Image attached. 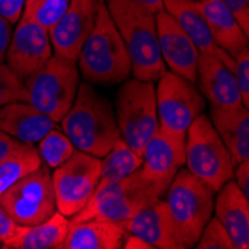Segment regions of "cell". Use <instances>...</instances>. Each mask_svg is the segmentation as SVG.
I'll return each instance as SVG.
<instances>
[{"instance_id": "obj_30", "label": "cell", "mask_w": 249, "mask_h": 249, "mask_svg": "<svg viewBox=\"0 0 249 249\" xmlns=\"http://www.w3.org/2000/svg\"><path fill=\"white\" fill-rule=\"evenodd\" d=\"M194 246L198 249H234L230 234L216 216L206 222Z\"/></svg>"}, {"instance_id": "obj_2", "label": "cell", "mask_w": 249, "mask_h": 249, "mask_svg": "<svg viewBox=\"0 0 249 249\" xmlns=\"http://www.w3.org/2000/svg\"><path fill=\"white\" fill-rule=\"evenodd\" d=\"M106 8L124 40L133 76L157 82L166 64L158 47L155 14L134 0H106Z\"/></svg>"}, {"instance_id": "obj_24", "label": "cell", "mask_w": 249, "mask_h": 249, "mask_svg": "<svg viewBox=\"0 0 249 249\" xmlns=\"http://www.w3.org/2000/svg\"><path fill=\"white\" fill-rule=\"evenodd\" d=\"M67 230H69V219L54 212L47 221H43L30 227H24L17 237L6 242L3 248L8 249H61Z\"/></svg>"}, {"instance_id": "obj_9", "label": "cell", "mask_w": 249, "mask_h": 249, "mask_svg": "<svg viewBox=\"0 0 249 249\" xmlns=\"http://www.w3.org/2000/svg\"><path fill=\"white\" fill-rule=\"evenodd\" d=\"M157 117L158 128L185 138L191 123L206 107L205 97L194 82L170 71L157 79Z\"/></svg>"}, {"instance_id": "obj_42", "label": "cell", "mask_w": 249, "mask_h": 249, "mask_svg": "<svg viewBox=\"0 0 249 249\" xmlns=\"http://www.w3.org/2000/svg\"><path fill=\"white\" fill-rule=\"evenodd\" d=\"M0 248H2V243H0Z\"/></svg>"}, {"instance_id": "obj_26", "label": "cell", "mask_w": 249, "mask_h": 249, "mask_svg": "<svg viewBox=\"0 0 249 249\" xmlns=\"http://www.w3.org/2000/svg\"><path fill=\"white\" fill-rule=\"evenodd\" d=\"M40 166L37 149L30 143H21L0 161V194Z\"/></svg>"}, {"instance_id": "obj_39", "label": "cell", "mask_w": 249, "mask_h": 249, "mask_svg": "<svg viewBox=\"0 0 249 249\" xmlns=\"http://www.w3.org/2000/svg\"><path fill=\"white\" fill-rule=\"evenodd\" d=\"M134 2H138L139 5H142L143 8H146L152 14H158L160 11L164 9L163 0H134Z\"/></svg>"}, {"instance_id": "obj_3", "label": "cell", "mask_w": 249, "mask_h": 249, "mask_svg": "<svg viewBox=\"0 0 249 249\" xmlns=\"http://www.w3.org/2000/svg\"><path fill=\"white\" fill-rule=\"evenodd\" d=\"M76 61L79 63L78 69L89 84L115 85L131 75L127 48L105 2H99L94 26Z\"/></svg>"}, {"instance_id": "obj_10", "label": "cell", "mask_w": 249, "mask_h": 249, "mask_svg": "<svg viewBox=\"0 0 249 249\" xmlns=\"http://www.w3.org/2000/svg\"><path fill=\"white\" fill-rule=\"evenodd\" d=\"M0 206L19 225H36L57 212L50 167L43 164L0 194Z\"/></svg>"}, {"instance_id": "obj_23", "label": "cell", "mask_w": 249, "mask_h": 249, "mask_svg": "<svg viewBox=\"0 0 249 249\" xmlns=\"http://www.w3.org/2000/svg\"><path fill=\"white\" fill-rule=\"evenodd\" d=\"M200 8L215 43L222 51L234 58L243 50L249 48L248 36L221 0H203L200 2Z\"/></svg>"}, {"instance_id": "obj_14", "label": "cell", "mask_w": 249, "mask_h": 249, "mask_svg": "<svg viewBox=\"0 0 249 249\" xmlns=\"http://www.w3.org/2000/svg\"><path fill=\"white\" fill-rule=\"evenodd\" d=\"M185 164V138L158 128L142 152V175L167 191L178 170Z\"/></svg>"}, {"instance_id": "obj_11", "label": "cell", "mask_w": 249, "mask_h": 249, "mask_svg": "<svg viewBox=\"0 0 249 249\" xmlns=\"http://www.w3.org/2000/svg\"><path fill=\"white\" fill-rule=\"evenodd\" d=\"M100 175V158L75 151L69 160L55 167L53 187L57 211L64 216H73L93 197Z\"/></svg>"}, {"instance_id": "obj_22", "label": "cell", "mask_w": 249, "mask_h": 249, "mask_svg": "<svg viewBox=\"0 0 249 249\" xmlns=\"http://www.w3.org/2000/svg\"><path fill=\"white\" fill-rule=\"evenodd\" d=\"M211 123L225 148L229 149L234 166L249 157V114L243 105L234 107H211Z\"/></svg>"}, {"instance_id": "obj_18", "label": "cell", "mask_w": 249, "mask_h": 249, "mask_svg": "<svg viewBox=\"0 0 249 249\" xmlns=\"http://www.w3.org/2000/svg\"><path fill=\"white\" fill-rule=\"evenodd\" d=\"M196 82L211 106L234 107L243 105L233 71L213 55L198 54Z\"/></svg>"}, {"instance_id": "obj_15", "label": "cell", "mask_w": 249, "mask_h": 249, "mask_svg": "<svg viewBox=\"0 0 249 249\" xmlns=\"http://www.w3.org/2000/svg\"><path fill=\"white\" fill-rule=\"evenodd\" d=\"M157 35L160 54L170 72L182 76L191 82L197 81L198 50L188 35L179 27L170 14L164 9L155 14Z\"/></svg>"}, {"instance_id": "obj_21", "label": "cell", "mask_w": 249, "mask_h": 249, "mask_svg": "<svg viewBox=\"0 0 249 249\" xmlns=\"http://www.w3.org/2000/svg\"><path fill=\"white\" fill-rule=\"evenodd\" d=\"M125 236L124 224L99 218L69 221L61 249H120Z\"/></svg>"}, {"instance_id": "obj_32", "label": "cell", "mask_w": 249, "mask_h": 249, "mask_svg": "<svg viewBox=\"0 0 249 249\" xmlns=\"http://www.w3.org/2000/svg\"><path fill=\"white\" fill-rule=\"evenodd\" d=\"M221 2L236 18L239 26L248 36L249 35V0H221Z\"/></svg>"}, {"instance_id": "obj_40", "label": "cell", "mask_w": 249, "mask_h": 249, "mask_svg": "<svg viewBox=\"0 0 249 249\" xmlns=\"http://www.w3.org/2000/svg\"><path fill=\"white\" fill-rule=\"evenodd\" d=\"M99 2H106V0H99Z\"/></svg>"}, {"instance_id": "obj_17", "label": "cell", "mask_w": 249, "mask_h": 249, "mask_svg": "<svg viewBox=\"0 0 249 249\" xmlns=\"http://www.w3.org/2000/svg\"><path fill=\"white\" fill-rule=\"evenodd\" d=\"M164 11L173 17L188 37L193 40L200 54H209L221 60L230 71L234 67V58L222 51L215 43L206 18L197 0H163Z\"/></svg>"}, {"instance_id": "obj_29", "label": "cell", "mask_w": 249, "mask_h": 249, "mask_svg": "<svg viewBox=\"0 0 249 249\" xmlns=\"http://www.w3.org/2000/svg\"><path fill=\"white\" fill-rule=\"evenodd\" d=\"M15 102H27L26 81L8 64L0 63V107Z\"/></svg>"}, {"instance_id": "obj_8", "label": "cell", "mask_w": 249, "mask_h": 249, "mask_svg": "<svg viewBox=\"0 0 249 249\" xmlns=\"http://www.w3.org/2000/svg\"><path fill=\"white\" fill-rule=\"evenodd\" d=\"M185 164L194 176L206 182L215 193L227 180L233 179V158L209 117L203 114L187 130Z\"/></svg>"}, {"instance_id": "obj_16", "label": "cell", "mask_w": 249, "mask_h": 249, "mask_svg": "<svg viewBox=\"0 0 249 249\" xmlns=\"http://www.w3.org/2000/svg\"><path fill=\"white\" fill-rule=\"evenodd\" d=\"M124 227L127 234H134L143 239L152 248L158 249H185L188 248L179 234L173 218L169 212L167 203L161 198L139 211Z\"/></svg>"}, {"instance_id": "obj_13", "label": "cell", "mask_w": 249, "mask_h": 249, "mask_svg": "<svg viewBox=\"0 0 249 249\" xmlns=\"http://www.w3.org/2000/svg\"><path fill=\"white\" fill-rule=\"evenodd\" d=\"M97 8L99 0H71L66 12L50 29L54 54L78 60L82 45L94 26Z\"/></svg>"}, {"instance_id": "obj_4", "label": "cell", "mask_w": 249, "mask_h": 249, "mask_svg": "<svg viewBox=\"0 0 249 249\" xmlns=\"http://www.w3.org/2000/svg\"><path fill=\"white\" fill-rule=\"evenodd\" d=\"M163 194H166L164 188L146 179L141 170H136L117 184L97 188L84 209L72 216V221L99 218L125 224Z\"/></svg>"}, {"instance_id": "obj_34", "label": "cell", "mask_w": 249, "mask_h": 249, "mask_svg": "<svg viewBox=\"0 0 249 249\" xmlns=\"http://www.w3.org/2000/svg\"><path fill=\"white\" fill-rule=\"evenodd\" d=\"M26 0H0V15L6 18L11 24H17L22 15Z\"/></svg>"}, {"instance_id": "obj_38", "label": "cell", "mask_w": 249, "mask_h": 249, "mask_svg": "<svg viewBox=\"0 0 249 249\" xmlns=\"http://www.w3.org/2000/svg\"><path fill=\"white\" fill-rule=\"evenodd\" d=\"M123 248H125V249H154L149 243H146L143 239L134 236V234L125 236Z\"/></svg>"}, {"instance_id": "obj_37", "label": "cell", "mask_w": 249, "mask_h": 249, "mask_svg": "<svg viewBox=\"0 0 249 249\" xmlns=\"http://www.w3.org/2000/svg\"><path fill=\"white\" fill-rule=\"evenodd\" d=\"M19 145H21L19 141L14 139L12 136L0 130V161H2L6 155H9L15 148H18Z\"/></svg>"}, {"instance_id": "obj_25", "label": "cell", "mask_w": 249, "mask_h": 249, "mask_svg": "<svg viewBox=\"0 0 249 249\" xmlns=\"http://www.w3.org/2000/svg\"><path fill=\"white\" fill-rule=\"evenodd\" d=\"M141 166L142 157L136 154L123 139H120L107 154L103 155V160H100L97 188L120 182L136 170H139Z\"/></svg>"}, {"instance_id": "obj_1", "label": "cell", "mask_w": 249, "mask_h": 249, "mask_svg": "<svg viewBox=\"0 0 249 249\" xmlns=\"http://www.w3.org/2000/svg\"><path fill=\"white\" fill-rule=\"evenodd\" d=\"M61 130L75 149L99 158L121 139L114 107L89 82L78 87L76 97L61 120Z\"/></svg>"}, {"instance_id": "obj_36", "label": "cell", "mask_w": 249, "mask_h": 249, "mask_svg": "<svg viewBox=\"0 0 249 249\" xmlns=\"http://www.w3.org/2000/svg\"><path fill=\"white\" fill-rule=\"evenodd\" d=\"M233 176L236 178L234 182L240 188V191L249 198V161L243 160L237 163V169L234 170Z\"/></svg>"}, {"instance_id": "obj_28", "label": "cell", "mask_w": 249, "mask_h": 249, "mask_svg": "<svg viewBox=\"0 0 249 249\" xmlns=\"http://www.w3.org/2000/svg\"><path fill=\"white\" fill-rule=\"evenodd\" d=\"M69 5L71 0H26L22 17L29 18L50 32Z\"/></svg>"}, {"instance_id": "obj_33", "label": "cell", "mask_w": 249, "mask_h": 249, "mask_svg": "<svg viewBox=\"0 0 249 249\" xmlns=\"http://www.w3.org/2000/svg\"><path fill=\"white\" fill-rule=\"evenodd\" d=\"M24 227L26 225H19L18 222H15L9 216V213L0 206V243H2V248L6 242L17 237L22 230H24Z\"/></svg>"}, {"instance_id": "obj_7", "label": "cell", "mask_w": 249, "mask_h": 249, "mask_svg": "<svg viewBox=\"0 0 249 249\" xmlns=\"http://www.w3.org/2000/svg\"><path fill=\"white\" fill-rule=\"evenodd\" d=\"M115 120L121 139L142 157L148 141L158 130L155 85L151 81H124L115 100Z\"/></svg>"}, {"instance_id": "obj_12", "label": "cell", "mask_w": 249, "mask_h": 249, "mask_svg": "<svg viewBox=\"0 0 249 249\" xmlns=\"http://www.w3.org/2000/svg\"><path fill=\"white\" fill-rule=\"evenodd\" d=\"M53 55L50 32L22 17L12 32L6 53V64L19 76L27 78L47 63Z\"/></svg>"}, {"instance_id": "obj_6", "label": "cell", "mask_w": 249, "mask_h": 249, "mask_svg": "<svg viewBox=\"0 0 249 249\" xmlns=\"http://www.w3.org/2000/svg\"><path fill=\"white\" fill-rule=\"evenodd\" d=\"M166 193V203L173 222L185 245L191 248L212 216L215 191L188 169H179Z\"/></svg>"}, {"instance_id": "obj_35", "label": "cell", "mask_w": 249, "mask_h": 249, "mask_svg": "<svg viewBox=\"0 0 249 249\" xmlns=\"http://www.w3.org/2000/svg\"><path fill=\"white\" fill-rule=\"evenodd\" d=\"M11 36H12V24L6 18L0 15V63H5L6 60Z\"/></svg>"}, {"instance_id": "obj_19", "label": "cell", "mask_w": 249, "mask_h": 249, "mask_svg": "<svg viewBox=\"0 0 249 249\" xmlns=\"http://www.w3.org/2000/svg\"><path fill=\"white\" fill-rule=\"evenodd\" d=\"M213 212L230 234L234 249L249 248V200L233 179L218 191Z\"/></svg>"}, {"instance_id": "obj_31", "label": "cell", "mask_w": 249, "mask_h": 249, "mask_svg": "<svg viewBox=\"0 0 249 249\" xmlns=\"http://www.w3.org/2000/svg\"><path fill=\"white\" fill-rule=\"evenodd\" d=\"M233 75L242 97L245 107L249 106V48L243 50L237 57H234Z\"/></svg>"}, {"instance_id": "obj_5", "label": "cell", "mask_w": 249, "mask_h": 249, "mask_svg": "<svg viewBox=\"0 0 249 249\" xmlns=\"http://www.w3.org/2000/svg\"><path fill=\"white\" fill-rule=\"evenodd\" d=\"M27 103L58 123L71 109L79 87L76 61L53 54L40 69L24 78Z\"/></svg>"}, {"instance_id": "obj_41", "label": "cell", "mask_w": 249, "mask_h": 249, "mask_svg": "<svg viewBox=\"0 0 249 249\" xmlns=\"http://www.w3.org/2000/svg\"><path fill=\"white\" fill-rule=\"evenodd\" d=\"M197 2H203V0H197Z\"/></svg>"}, {"instance_id": "obj_27", "label": "cell", "mask_w": 249, "mask_h": 249, "mask_svg": "<svg viewBox=\"0 0 249 249\" xmlns=\"http://www.w3.org/2000/svg\"><path fill=\"white\" fill-rule=\"evenodd\" d=\"M36 149L40 155L42 163L47 164L50 169H55L63 164L76 151L71 139L64 134V131L58 130L57 127H54L43 136L37 142Z\"/></svg>"}, {"instance_id": "obj_20", "label": "cell", "mask_w": 249, "mask_h": 249, "mask_svg": "<svg viewBox=\"0 0 249 249\" xmlns=\"http://www.w3.org/2000/svg\"><path fill=\"white\" fill-rule=\"evenodd\" d=\"M55 121L27 102H15L0 107V130L21 143H37L53 130Z\"/></svg>"}]
</instances>
